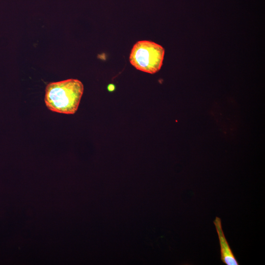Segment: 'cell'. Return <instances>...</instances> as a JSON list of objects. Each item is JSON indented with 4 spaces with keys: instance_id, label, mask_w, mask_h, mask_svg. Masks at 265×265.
<instances>
[{
    "instance_id": "cell-2",
    "label": "cell",
    "mask_w": 265,
    "mask_h": 265,
    "mask_svg": "<svg viewBox=\"0 0 265 265\" xmlns=\"http://www.w3.org/2000/svg\"><path fill=\"white\" fill-rule=\"evenodd\" d=\"M164 53L161 45L151 41L141 40L133 45L129 60L136 69L153 74L160 69Z\"/></svg>"
},
{
    "instance_id": "cell-1",
    "label": "cell",
    "mask_w": 265,
    "mask_h": 265,
    "mask_svg": "<svg viewBox=\"0 0 265 265\" xmlns=\"http://www.w3.org/2000/svg\"><path fill=\"white\" fill-rule=\"evenodd\" d=\"M83 89L82 83L77 79L50 82L45 89V104L52 111L73 114L78 110Z\"/></svg>"
},
{
    "instance_id": "cell-3",
    "label": "cell",
    "mask_w": 265,
    "mask_h": 265,
    "mask_svg": "<svg viewBox=\"0 0 265 265\" xmlns=\"http://www.w3.org/2000/svg\"><path fill=\"white\" fill-rule=\"evenodd\" d=\"M213 224L218 235L220 248L221 260L226 265H238L231 247L224 235L223 231L221 220L219 217H215Z\"/></svg>"
}]
</instances>
